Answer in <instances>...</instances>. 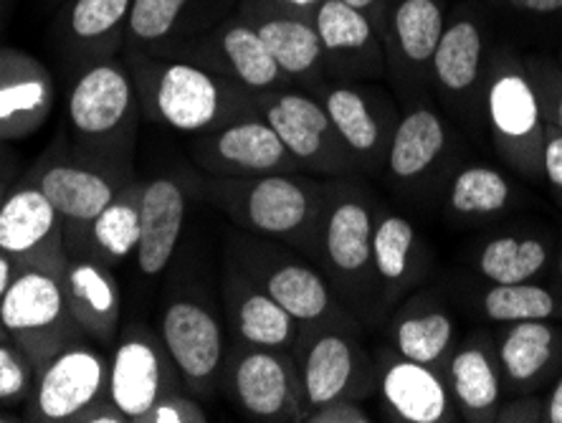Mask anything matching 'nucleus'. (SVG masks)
I'll return each mask as SVG.
<instances>
[{
	"instance_id": "obj_1",
	"label": "nucleus",
	"mask_w": 562,
	"mask_h": 423,
	"mask_svg": "<svg viewBox=\"0 0 562 423\" xmlns=\"http://www.w3.org/2000/svg\"><path fill=\"white\" fill-rule=\"evenodd\" d=\"M143 114L176 132H211L251 114V94L188 56H125Z\"/></svg>"
},
{
	"instance_id": "obj_2",
	"label": "nucleus",
	"mask_w": 562,
	"mask_h": 423,
	"mask_svg": "<svg viewBox=\"0 0 562 423\" xmlns=\"http://www.w3.org/2000/svg\"><path fill=\"white\" fill-rule=\"evenodd\" d=\"M139 114V91L125 59L112 56L74 74L66 94L74 153L132 168Z\"/></svg>"
},
{
	"instance_id": "obj_3",
	"label": "nucleus",
	"mask_w": 562,
	"mask_h": 423,
	"mask_svg": "<svg viewBox=\"0 0 562 423\" xmlns=\"http://www.w3.org/2000/svg\"><path fill=\"white\" fill-rule=\"evenodd\" d=\"M0 330L26 355L33 370L52 363L85 333L66 302L64 271L19 267L0 300Z\"/></svg>"
},
{
	"instance_id": "obj_4",
	"label": "nucleus",
	"mask_w": 562,
	"mask_h": 423,
	"mask_svg": "<svg viewBox=\"0 0 562 423\" xmlns=\"http://www.w3.org/2000/svg\"><path fill=\"white\" fill-rule=\"evenodd\" d=\"M213 196L241 226L281 238L307 234L319 211L317 188L292 172L221 178L213 182Z\"/></svg>"
},
{
	"instance_id": "obj_5",
	"label": "nucleus",
	"mask_w": 562,
	"mask_h": 423,
	"mask_svg": "<svg viewBox=\"0 0 562 423\" xmlns=\"http://www.w3.org/2000/svg\"><path fill=\"white\" fill-rule=\"evenodd\" d=\"M132 178H135L132 168H120L74 151L48 157L38 170L36 186L61 215L66 254L79 252L89 223L117 198Z\"/></svg>"
},
{
	"instance_id": "obj_6",
	"label": "nucleus",
	"mask_w": 562,
	"mask_h": 423,
	"mask_svg": "<svg viewBox=\"0 0 562 423\" xmlns=\"http://www.w3.org/2000/svg\"><path fill=\"white\" fill-rule=\"evenodd\" d=\"M160 343L188 391H213L223 365V330L209 307L178 297L162 307Z\"/></svg>"
},
{
	"instance_id": "obj_7",
	"label": "nucleus",
	"mask_w": 562,
	"mask_h": 423,
	"mask_svg": "<svg viewBox=\"0 0 562 423\" xmlns=\"http://www.w3.org/2000/svg\"><path fill=\"white\" fill-rule=\"evenodd\" d=\"M106 380H110V360L79 339L36 372L29 419L71 423L85 405L106 396Z\"/></svg>"
},
{
	"instance_id": "obj_8",
	"label": "nucleus",
	"mask_w": 562,
	"mask_h": 423,
	"mask_svg": "<svg viewBox=\"0 0 562 423\" xmlns=\"http://www.w3.org/2000/svg\"><path fill=\"white\" fill-rule=\"evenodd\" d=\"M178 388V372L160 337L143 325H130L110 360L106 396L120 405L130 423H139L165 393Z\"/></svg>"
},
{
	"instance_id": "obj_9",
	"label": "nucleus",
	"mask_w": 562,
	"mask_h": 423,
	"mask_svg": "<svg viewBox=\"0 0 562 423\" xmlns=\"http://www.w3.org/2000/svg\"><path fill=\"white\" fill-rule=\"evenodd\" d=\"M259 114L274 127L286 151L304 168L337 172L347 168L345 145L337 137L325 104L304 91H269L259 97Z\"/></svg>"
},
{
	"instance_id": "obj_10",
	"label": "nucleus",
	"mask_w": 562,
	"mask_h": 423,
	"mask_svg": "<svg viewBox=\"0 0 562 423\" xmlns=\"http://www.w3.org/2000/svg\"><path fill=\"white\" fill-rule=\"evenodd\" d=\"M0 256L15 267L64 271V223L36 182L0 201Z\"/></svg>"
},
{
	"instance_id": "obj_11",
	"label": "nucleus",
	"mask_w": 562,
	"mask_h": 423,
	"mask_svg": "<svg viewBox=\"0 0 562 423\" xmlns=\"http://www.w3.org/2000/svg\"><path fill=\"white\" fill-rule=\"evenodd\" d=\"M176 56H188V59L203 64L205 69L221 74L223 79L251 97L269 94L286 79V74L279 69L274 56L261 41L259 31L246 19L228 21L205 38L188 41Z\"/></svg>"
},
{
	"instance_id": "obj_12",
	"label": "nucleus",
	"mask_w": 562,
	"mask_h": 423,
	"mask_svg": "<svg viewBox=\"0 0 562 423\" xmlns=\"http://www.w3.org/2000/svg\"><path fill=\"white\" fill-rule=\"evenodd\" d=\"M228 386L238 409L261 421H302L304 396L292 360L269 347H244L228 368Z\"/></svg>"
},
{
	"instance_id": "obj_13",
	"label": "nucleus",
	"mask_w": 562,
	"mask_h": 423,
	"mask_svg": "<svg viewBox=\"0 0 562 423\" xmlns=\"http://www.w3.org/2000/svg\"><path fill=\"white\" fill-rule=\"evenodd\" d=\"M205 135L209 137L198 147V160L218 178L292 172L300 165L281 143L274 127L263 118H254V112L221 124Z\"/></svg>"
},
{
	"instance_id": "obj_14",
	"label": "nucleus",
	"mask_w": 562,
	"mask_h": 423,
	"mask_svg": "<svg viewBox=\"0 0 562 423\" xmlns=\"http://www.w3.org/2000/svg\"><path fill=\"white\" fill-rule=\"evenodd\" d=\"M130 8L132 0H64L56 44L71 77L125 52Z\"/></svg>"
},
{
	"instance_id": "obj_15",
	"label": "nucleus",
	"mask_w": 562,
	"mask_h": 423,
	"mask_svg": "<svg viewBox=\"0 0 562 423\" xmlns=\"http://www.w3.org/2000/svg\"><path fill=\"white\" fill-rule=\"evenodd\" d=\"M54 102L52 71L36 56L0 48V140L29 137L48 120Z\"/></svg>"
},
{
	"instance_id": "obj_16",
	"label": "nucleus",
	"mask_w": 562,
	"mask_h": 423,
	"mask_svg": "<svg viewBox=\"0 0 562 423\" xmlns=\"http://www.w3.org/2000/svg\"><path fill=\"white\" fill-rule=\"evenodd\" d=\"M64 289L69 310L85 337L112 343L120 333L122 289L112 267L92 254H66Z\"/></svg>"
},
{
	"instance_id": "obj_17",
	"label": "nucleus",
	"mask_w": 562,
	"mask_h": 423,
	"mask_svg": "<svg viewBox=\"0 0 562 423\" xmlns=\"http://www.w3.org/2000/svg\"><path fill=\"white\" fill-rule=\"evenodd\" d=\"M188 190L176 176H157L145 180L139 196V244L137 269L145 277H160L176 256L186 229Z\"/></svg>"
},
{
	"instance_id": "obj_18",
	"label": "nucleus",
	"mask_w": 562,
	"mask_h": 423,
	"mask_svg": "<svg viewBox=\"0 0 562 423\" xmlns=\"http://www.w3.org/2000/svg\"><path fill=\"white\" fill-rule=\"evenodd\" d=\"M246 21L259 31L261 41L274 56L279 69L286 74V79L314 77L325 66L322 41L312 23V15L292 11V8L279 5L274 0V5L249 8Z\"/></svg>"
},
{
	"instance_id": "obj_19",
	"label": "nucleus",
	"mask_w": 562,
	"mask_h": 423,
	"mask_svg": "<svg viewBox=\"0 0 562 423\" xmlns=\"http://www.w3.org/2000/svg\"><path fill=\"white\" fill-rule=\"evenodd\" d=\"M300 383L304 416L337 398H350L360 383V355L352 339L340 333H319L314 337L304 353Z\"/></svg>"
},
{
	"instance_id": "obj_20",
	"label": "nucleus",
	"mask_w": 562,
	"mask_h": 423,
	"mask_svg": "<svg viewBox=\"0 0 562 423\" xmlns=\"http://www.w3.org/2000/svg\"><path fill=\"white\" fill-rule=\"evenodd\" d=\"M373 215L362 198L342 196L325 215L322 246L337 279L360 281L373 267Z\"/></svg>"
},
{
	"instance_id": "obj_21",
	"label": "nucleus",
	"mask_w": 562,
	"mask_h": 423,
	"mask_svg": "<svg viewBox=\"0 0 562 423\" xmlns=\"http://www.w3.org/2000/svg\"><path fill=\"white\" fill-rule=\"evenodd\" d=\"M325 62L335 69L370 71L380 64L375 23L342 0H322L312 11Z\"/></svg>"
},
{
	"instance_id": "obj_22",
	"label": "nucleus",
	"mask_w": 562,
	"mask_h": 423,
	"mask_svg": "<svg viewBox=\"0 0 562 423\" xmlns=\"http://www.w3.org/2000/svg\"><path fill=\"white\" fill-rule=\"evenodd\" d=\"M195 0H132L125 56H172L188 44Z\"/></svg>"
},
{
	"instance_id": "obj_23",
	"label": "nucleus",
	"mask_w": 562,
	"mask_h": 423,
	"mask_svg": "<svg viewBox=\"0 0 562 423\" xmlns=\"http://www.w3.org/2000/svg\"><path fill=\"white\" fill-rule=\"evenodd\" d=\"M228 312L238 339L254 347L284 350L294 343V318L249 279H228Z\"/></svg>"
},
{
	"instance_id": "obj_24",
	"label": "nucleus",
	"mask_w": 562,
	"mask_h": 423,
	"mask_svg": "<svg viewBox=\"0 0 562 423\" xmlns=\"http://www.w3.org/2000/svg\"><path fill=\"white\" fill-rule=\"evenodd\" d=\"M143 178H132L117 198L89 223L85 242L79 252L92 254L104 264H122L137 252L139 244V196H143ZM74 254V252H71Z\"/></svg>"
},
{
	"instance_id": "obj_25",
	"label": "nucleus",
	"mask_w": 562,
	"mask_h": 423,
	"mask_svg": "<svg viewBox=\"0 0 562 423\" xmlns=\"http://www.w3.org/2000/svg\"><path fill=\"white\" fill-rule=\"evenodd\" d=\"M383 398L401 421L438 423L449 416V393L428 365L403 358L383 376Z\"/></svg>"
},
{
	"instance_id": "obj_26",
	"label": "nucleus",
	"mask_w": 562,
	"mask_h": 423,
	"mask_svg": "<svg viewBox=\"0 0 562 423\" xmlns=\"http://www.w3.org/2000/svg\"><path fill=\"white\" fill-rule=\"evenodd\" d=\"M261 289L292 314L294 322L314 325L333 310L327 279L300 261H277L259 277Z\"/></svg>"
},
{
	"instance_id": "obj_27",
	"label": "nucleus",
	"mask_w": 562,
	"mask_h": 423,
	"mask_svg": "<svg viewBox=\"0 0 562 423\" xmlns=\"http://www.w3.org/2000/svg\"><path fill=\"white\" fill-rule=\"evenodd\" d=\"M325 110L347 155L360 157V160H370L378 155L380 145H383V127H380L378 114L360 89H327Z\"/></svg>"
},
{
	"instance_id": "obj_28",
	"label": "nucleus",
	"mask_w": 562,
	"mask_h": 423,
	"mask_svg": "<svg viewBox=\"0 0 562 423\" xmlns=\"http://www.w3.org/2000/svg\"><path fill=\"white\" fill-rule=\"evenodd\" d=\"M446 145L443 122L431 110H416L393 132L387 168L395 178H416L428 170Z\"/></svg>"
},
{
	"instance_id": "obj_29",
	"label": "nucleus",
	"mask_w": 562,
	"mask_h": 423,
	"mask_svg": "<svg viewBox=\"0 0 562 423\" xmlns=\"http://www.w3.org/2000/svg\"><path fill=\"white\" fill-rule=\"evenodd\" d=\"M490 120L502 140L522 143L540 127V107L522 74H499L490 89Z\"/></svg>"
},
{
	"instance_id": "obj_30",
	"label": "nucleus",
	"mask_w": 562,
	"mask_h": 423,
	"mask_svg": "<svg viewBox=\"0 0 562 423\" xmlns=\"http://www.w3.org/2000/svg\"><path fill=\"white\" fill-rule=\"evenodd\" d=\"M436 77L449 91H467L479 77L482 64V33L471 21H457L443 29L434 52Z\"/></svg>"
},
{
	"instance_id": "obj_31",
	"label": "nucleus",
	"mask_w": 562,
	"mask_h": 423,
	"mask_svg": "<svg viewBox=\"0 0 562 423\" xmlns=\"http://www.w3.org/2000/svg\"><path fill=\"white\" fill-rule=\"evenodd\" d=\"M395 44L411 64L434 59L443 36V11L436 0H401L391 15Z\"/></svg>"
},
{
	"instance_id": "obj_32",
	"label": "nucleus",
	"mask_w": 562,
	"mask_h": 423,
	"mask_svg": "<svg viewBox=\"0 0 562 423\" xmlns=\"http://www.w3.org/2000/svg\"><path fill=\"white\" fill-rule=\"evenodd\" d=\"M451 386L461 409L471 416H486L499 401V378L490 358L476 347L461 350L451 363Z\"/></svg>"
},
{
	"instance_id": "obj_33",
	"label": "nucleus",
	"mask_w": 562,
	"mask_h": 423,
	"mask_svg": "<svg viewBox=\"0 0 562 423\" xmlns=\"http://www.w3.org/2000/svg\"><path fill=\"white\" fill-rule=\"evenodd\" d=\"M544 246L535 238H497L479 256V269L494 285H519L542 269Z\"/></svg>"
},
{
	"instance_id": "obj_34",
	"label": "nucleus",
	"mask_w": 562,
	"mask_h": 423,
	"mask_svg": "<svg viewBox=\"0 0 562 423\" xmlns=\"http://www.w3.org/2000/svg\"><path fill=\"white\" fill-rule=\"evenodd\" d=\"M552 353V333L542 320L515 322L499 347L504 370L515 380H530L544 368Z\"/></svg>"
},
{
	"instance_id": "obj_35",
	"label": "nucleus",
	"mask_w": 562,
	"mask_h": 423,
	"mask_svg": "<svg viewBox=\"0 0 562 423\" xmlns=\"http://www.w3.org/2000/svg\"><path fill=\"white\" fill-rule=\"evenodd\" d=\"M451 320L443 312L416 314V318L403 320L395 330V345L406 360L431 365L446 353L451 343Z\"/></svg>"
},
{
	"instance_id": "obj_36",
	"label": "nucleus",
	"mask_w": 562,
	"mask_h": 423,
	"mask_svg": "<svg viewBox=\"0 0 562 423\" xmlns=\"http://www.w3.org/2000/svg\"><path fill=\"white\" fill-rule=\"evenodd\" d=\"M509 201V182L502 172L484 168L461 170L451 188V205L459 213H497Z\"/></svg>"
},
{
	"instance_id": "obj_37",
	"label": "nucleus",
	"mask_w": 562,
	"mask_h": 423,
	"mask_svg": "<svg viewBox=\"0 0 562 423\" xmlns=\"http://www.w3.org/2000/svg\"><path fill=\"white\" fill-rule=\"evenodd\" d=\"M555 310L552 294L542 287H532L527 281L519 285H494L484 294V312L497 322H527L544 320Z\"/></svg>"
},
{
	"instance_id": "obj_38",
	"label": "nucleus",
	"mask_w": 562,
	"mask_h": 423,
	"mask_svg": "<svg viewBox=\"0 0 562 423\" xmlns=\"http://www.w3.org/2000/svg\"><path fill=\"white\" fill-rule=\"evenodd\" d=\"M413 226L403 215H385L373 229V269L385 281H401L408 271Z\"/></svg>"
},
{
	"instance_id": "obj_39",
	"label": "nucleus",
	"mask_w": 562,
	"mask_h": 423,
	"mask_svg": "<svg viewBox=\"0 0 562 423\" xmlns=\"http://www.w3.org/2000/svg\"><path fill=\"white\" fill-rule=\"evenodd\" d=\"M36 370L13 343H0V403H21L31 398Z\"/></svg>"
},
{
	"instance_id": "obj_40",
	"label": "nucleus",
	"mask_w": 562,
	"mask_h": 423,
	"mask_svg": "<svg viewBox=\"0 0 562 423\" xmlns=\"http://www.w3.org/2000/svg\"><path fill=\"white\" fill-rule=\"evenodd\" d=\"M209 413L203 411V405L186 393L176 391L165 393L150 411L145 413L139 423H205Z\"/></svg>"
},
{
	"instance_id": "obj_41",
	"label": "nucleus",
	"mask_w": 562,
	"mask_h": 423,
	"mask_svg": "<svg viewBox=\"0 0 562 423\" xmlns=\"http://www.w3.org/2000/svg\"><path fill=\"white\" fill-rule=\"evenodd\" d=\"M304 421L310 423H370V413L352 401V398H337L333 403L319 405L310 411Z\"/></svg>"
},
{
	"instance_id": "obj_42",
	"label": "nucleus",
	"mask_w": 562,
	"mask_h": 423,
	"mask_svg": "<svg viewBox=\"0 0 562 423\" xmlns=\"http://www.w3.org/2000/svg\"><path fill=\"white\" fill-rule=\"evenodd\" d=\"M71 423H130V419L120 411V405L114 403L110 396H102L85 405V409L71 419Z\"/></svg>"
},
{
	"instance_id": "obj_43",
	"label": "nucleus",
	"mask_w": 562,
	"mask_h": 423,
	"mask_svg": "<svg viewBox=\"0 0 562 423\" xmlns=\"http://www.w3.org/2000/svg\"><path fill=\"white\" fill-rule=\"evenodd\" d=\"M544 170L552 186L562 190V137H550L548 147H544Z\"/></svg>"
},
{
	"instance_id": "obj_44",
	"label": "nucleus",
	"mask_w": 562,
	"mask_h": 423,
	"mask_svg": "<svg viewBox=\"0 0 562 423\" xmlns=\"http://www.w3.org/2000/svg\"><path fill=\"white\" fill-rule=\"evenodd\" d=\"M515 5L525 8V11H532V13L562 11V0H515Z\"/></svg>"
},
{
	"instance_id": "obj_45",
	"label": "nucleus",
	"mask_w": 562,
	"mask_h": 423,
	"mask_svg": "<svg viewBox=\"0 0 562 423\" xmlns=\"http://www.w3.org/2000/svg\"><path fill=\"white\" fill-rule=\"evenodd\" d=\"M342 3L358 8V11L366 13L373 23L380 21V0H342Z\"/></svg>"
},
{
	"instance_id": "obj_46",
	"label": "nucleus",
	"mask_w": 562,
	"mask_h": 423,
	"mask_svg": "<svg viewBox=\"0 0 562 423\" xmlns=\"http://www.w3.org/2000/svg\"><path fill=\"white\" fill-rule=\"evenodd\" d=\"M13 274H15V264L11 259H5V256H0V300H3L8 285H11Z\"/></svg>"
},
{
	"instance_id": "obj_47",
	"label": "nucleus",
	"mask_w": 562,
	"mask_h": 423,
	"mask_svg": "<svg viewBox=\"0 0 562 423\" xmlns=\"http://www.w3.org/2000/svg\"><path fill=\"white\" fill-rule=\"evenodd\" d=\"M548 419H550L552 423H562V378H560V383H558V388H555V393H552V398H550Z\"/></svg>"
},
{
	"instance_id": "obj_48",
	"label": "nucleus",
	"mask_w": 562,
	"mask_h": 423,
	"mask_svg": "<svg viewBox=\"0 0 562 423\" xmlns=\"http://www.w3.org/2000/svg\"><path fill=\"white\" fill-rule=\"evenodd\" d=\"M277 3L284 5V8H292V11H300V13L312 15V11L322 3V0H277Z\"/></svg>"
},
{
	"instance_id": "obj_49",
	"label": "nucleus",
	"mask_w": 562,
	"mask_h": 423,
	"mask_svg": "<svg viewBox=\"0 0 562 423\" xmlns=\"http://www.w3.org/2000/svg\"><path fill=\"white\" fill-rule=\"evenodd\" d=\"M560 124H562V99H560Z\"/></svg>"
},
{
	"instance_id": "obj_50",
	"label": "nucleus",
	"mask_w": 562,
	"mask_h": 423,
	"mask_svg": "<svg viewBox=\"0 0 562 423\" xmlns=\"http://www.w3.org/2000/svg\"><path fill=\"white\" fill-rule=\"evenodd\" d=\"M0 201H3V188H0Z\"/></svg>"
},
{
	"instance_id": "obj_51",
	"label": "nucleus",
	"mask_w": 562,
	"mask_h": 423,
	"mask_svg": "<svg viewBox=\"0 0 562 423\" xmlns=\"http://www.w3.org/2000/svg\"><path fill=\"white\" fill-rule=\"evenodd\" d=\"M560 274H562V259H560Z\"/></svg>"
}]
</instances>
